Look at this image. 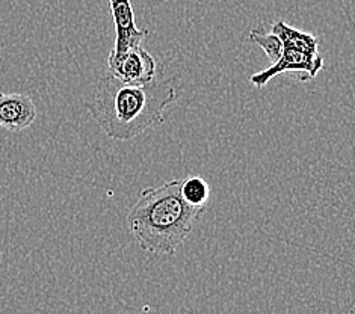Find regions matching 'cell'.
Instances as JSON below:
<instances>
[{"mask_svg": "<svg viewBox=\"0 0 355 314\" xmlns=\"http://www.w3.org/2000/svg\"><path fill=\"white\" fill-rule=\"evenodd\" d=\"M37 107L29 96L0 92V127L10 132H21L35 121Z\"/></svg>", "mask_w": 355, "mask_h": 314, "instance_id": "6", "label": "cell"}, {"mask_svg": "<svg viewBox=\"0 0 355 314\" xmlns=\"http://www.w3.org/2000/svg\"><path fill=\"white\" fill-rule=\"evenodd\" d=\"M177 97L174 79H156L148 85H128L107 74L87 103L88 112L109 138L130 141L164 123V112Z\"/></svg>", "mask_w": 355, "mask_h": 314, "instance_id": "1", "label": "cell"}, {"mask_svg": "<svg viewBox=\"0 0 355 314\" xmlns=\"http://www.w3.org/2000/svg\"><path fill=\"white\" fill-rule=\"evenodd\" d=\"M322 55H309L300 50L283 47L280 59L270 64L268 69L254 73L251 76V83L257 88H263L268 82L280 74H295L301 82H309L324 69Z\"/></svg>", "mask_w": 355, "mask_h": 314, "instance_id": "3", "label": "cell"}, {"mask_svg": "<svg viewBox=\"0 0 355 314\" xmlns=\"http://www.w3.org/2000/svg\"><path fill=\"white\" fill-rule=\"evenodd\" d=\"M250 41L254 42V44H259L261 49H263L265 55L272 64L280 59L283 52V44H282V40L278 38L275 33H268L263 29L256 28L250 32Z\"/></svg>", "mask_w": 355, "mask_h": 314, "instance_id": "9", "label": "cell"}, {"mask_svg": "<svg viewBox=\"0 0 355 314\" xmlns=\"http://www.w3.org/2000/svg\"><path fill=\"white\" fill-rule=\"evenodd\" d=\"M115 24V44L111 53L120 55L125 50L139 47L148 35L147 29H138L130 0H109Z\"/></svg>", "mask_w": 355, "mask_h": 314, "instance_id": "5", "label": "cell"}, {"mask_svg": "<svg viewBox=\"0 0 355 314\" xmlns=\"http://www.w3.org/2000/svg\"><path fill=\"white\" fill-rule=\"evenodd\" d=\"M272 33L282 40L283 47L300 50L309 55H318L319 40L313 33L302 32L297 28H292L286 21H277L272 26Z\"/></svg>", "mask_w": 355, "mask_h": 314, "instance_id": "7", "label": "cell"}, {"mask_svg": "<svg viewBox=\"0 0 355 314\" xmlns=\"http://www.w3.org/2000/svg\"><path fill=\"white\" fill-rule=\"evenodd\" d=\"M180 192L183 200L196 209H205L210 197V188L207 182L198 175H192L182 180Z\"/></svg>", "mask_w": 355, "mask_h": 314, "instance_id": "8", "label": "cell"}, {"mask_svg": "<svg viewBox=\"0 0 355 314\" xmlns=\"http://www.w3.org/2000/svg\"><path fill=\"white\" fill-rule=\"evenodd\" d=\"M109 74L128 85H148L156 80L157 62L146 49L133 47L120 55L109 53Z\"/></svg>", "mask_w": 355, "mask_h": 314, "instance_id": "4", "label": "cell"}, {"mask_svg": "<svg viewBox=\"0 0 355 314\" xmlns=\"http://www.w3.org/2000/svg\"><path fill=\"white\" fill-rule=\"evenodd\" d=\"M180 184L182 180H171L144 189L130 209L128 227L146 252L174 256L205 211L183 200Z\"/></svg>", "mask_w": 355, "mask_h": 314, "instance_id": "2", "label": "cell"}]
</instances>
